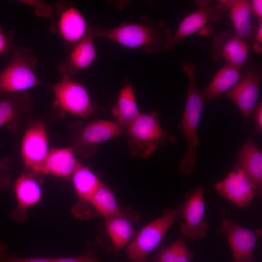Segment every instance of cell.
Segmentation results:
<instances>
[{
	"instance_id": "cell-30",
	"label": "cell",
	"mask_w": 262,
	"mask_h": 262,
	"mask_svg": "<svg viewBox=\"0 0 262 262\" xmlns=\"http://www.w3.org/2000/svg\"><path fill=\"white\" fill-rule=\"evenodd\" d=\"M21 2L33 7L37 15L47 18H52L53 16L51 6L48 2L40 0H21Z\"/></svg>"
},
{
	"instance_id": "cell-24",
	"label": "cell",
	"mask_w": 262,
	"mask_h": 262,
	"mask_svg": "<svg viewBox=\"0 0 262 262\" xmlns=\"http://www.w3.org/2000/svg\"><path fill=\"white\" fill-rule=\"evenodd\" d=\"M111 112L115 122L123 128H127L139 116L140 113L132 84H126L120 89Z\"/></svg>"
},
{
	"instance_id": "cell-32",
	"label": "cell",
	"mask_w": 262,
	"mask_h": 262,
	"mask_svg": "<svg viewBox=\"0 0 262 262\" xmlns=\"http://www.w3.org/2000/svg\"><path fill=\"white\" fill-rule=\"evenodd\" d=\"M11 161L9 158L0 160V191L6 189L11 181V177L8 173Z\"/></svg>"
},
{
	"instance_id": "cell-22",
	"label": "cell",
	"mask_w": 262,
	"mask_h": 262,
	"mask_svg": "<svg viewBox=\"0 0 262 262\" xmlns=\"http://www.w3.org/2000/svg\"><path fill=\"white\" fill-rule=\"evenodd\" d=\"M229 11L233 31L250 46L257 28L251 23V0H231Z\"/></svg>"
},
{
	"instance_id": "cell-1",
	"label": "cell",
	"mask_w": 262,
	"mask_h": 262,
	"mask_svg": "<svg viewBox=\"0 0 262 262\" xmlns=\"http://www.w3.org/2000/svg\"><path fill=\"white\" fill-rule=\"evenodd\" d=\"M96 37L105 38L129 48L143 47L146 53L164 52L172 34L164 20L154 22L145 15L138 22H124L107 28L95 26Z\"/></svg>"
},
{
	"instance_id": "cell-3",
	"label": "cell",
	"mask_w": 262,
	"mask_h": 262,
	"mask_svg": "<svg viewBox=\"0 0 262 262\" xmlns=\"http://www.w3.org/2000/svg\"><path fill=\"white\" fill-rule=\"evenodd\" d=\"M157 111L140 113L127 128L128 144L132 157L146 158L160 146L174 142L176 137L163 129Z\"/></svg>"
},
{
	"instance_id": "cell-20",
	"label": "cell",
	"mask_w": 262,
	"mask_h": 262,
	"mask_svg": "<svg viewBox=\"0 0 262 262\" xmlns=\"http://www.w3.org/2000/svg\"><path fill=\"white\" fill-rule=\"evenodd\" d=\"M79 163L72 147L53 148L49 151L40 175L50 174L69 179Z\"/></svg>"
},
{
	"instance_id": "cell-31",
	"label": "cell",
	"mask_w": 262,
	"mask_h": 262,
	"mask_svg": "<svg viewBox=\"0 0 262 262\" xmlns=\"http://www.w3.org/2000/svg\"><path fill=\"white\" fill-rule=\"evenodd\" d=\"M15 34L13 31L6 32L0 24V56L9 51H12Z\"/></svg>"
},
{
	"instance_id": "cell-8",
	"label": "cell",
	"mask_w": 262,
	"mask_h": 262,
	"mask_svg": "<svg viewBox=\"0 0 262 262\" xmlns=\"http://www.w3.org/2000/svg\"><path fill=\"white\" fill-rule=\"evenodd\" d=\"M54 96L53 107L82 118L94 114L95 105L84 85L72 77L63 75L61 80L50 86Z\"/></svg>"
},
{
	"instance_id": "cell-19",
	"label": "cell",
	"mask_w": 262,
	"mask_h": 262,
	"mask_svg": "<svg viewBox=\"0 0 262 262\" xmlns=\"http://www.w3.org/2000/svg\"><path fill=\"white\" fill-rule=\"evenodd\" d=\"M32 112L27 91L0 94V128L7 126L13 131H17L18 123Z\"/></svg>"
},
{
	"instance_id": "cell-13",
	"label": "cell",
	"mask_w": 262,
	"mask_h": 262,
	"mask_svg": "<svg viewBox=\"0 0 262 262\" xmlns=\"http://www.w3.org/2000/svg\"><path fill=\"white\" fill-rule=\"evenodd\" d=\"M214 189L239 208L247 207L255 196L260 195L255 184L237 164L224 180L216 183Z\"/></svg>"
},
{
	"instance_id": "cell-27",
	"label": "cell",
	"mask_w": 262,
	"mask_h": 262,
	"mask_svg": "<svg viewBox=\"0 0 262 262\" xmlns=\"http://www.w3.org/2000/svg\"><path fill=\"white\" fill-rule=\"evenodd\" d=\"M193 257V251L187 247L181 236L171 245L161 249L153 262H191Z\"/></svg>"
},
{
	"instance_id": "cell-4",
	"label": "cell",
	"mask_w": 262,
	"mask_h": 262,
	"mask_svg": "<svg viewBox=\"0 0 262 262\" xmlns=\"http://www.w3.org/2000/svg\"><path fill=\"white\" fill-rule=\"evenodd\" d=\"M7 65L0 71V94L27 91L44 84L35 72L37 60L31 48H14Z\"/></svg>"
},
{
	"instance_id": "cell-11",
	"label": "cell",
	"mask_w": 262,
	"mask_h": 262,
	"mask_svg": "<svg viewBox=\"0 0 262 262\" xmlns=\"http://www.w3.org/2000/svg\"><path fill=\"white\" fill-rule=\"evenodd\" d=\"M49 149L44 124L35 121L29 124L22 137L21 154L26 171L40 175Z\"/></svg>"
},
{
	"instance_id": "cell-21",
	"label": "cell",
	"mask_w": 262,
	"mask_h": 262,
	"mask_svg": "<svg viewBox=\"0 0 262 262\" xmlns=\"http://www.w3.org/2000/svg\"><path fill=\"white\" fill-rule=\"evenodd\" d=\"M238 163L256 186L260 195L262 191V152L253 138L249 136L236 155Z\"/></svg>"
},
{
	"instance_id": "cell-26",
	"label": "cell",
	"mask_w": 262,
	"mask_h": 262,
	"mask_svg": "<svg viewBox=\"0 0 262 262\" xmlns=\"http://www.w3.org/2000/svg\"><path fill=\"white\" fill-rule=\"evenodd\" d=\"M106 227L114 247L117 250L128 243L134 233L130 221L123 215L107 218Z\"/></svg>"
},
{
	"instance_id": "cell-23",
	"label": "cell",
	"mask_w": 262,
	"mask_h": 262,
	"mask_svg": "<svg viewBox=\"0 0 262 262\" xmlns=\"http://www.w3.org/2000/svg\"><path fill=\"white\" fill-rule=\"evenodd\" d=\"M242 67L228 64L215 74L210 83L200 90L204 104L224 94L232 87L239 80Z\"/></svg>"
},
{
	"instance_id": "cell-6",
	"label": "cell",
	"mask_w": 262,
	"mask_h": 262,
	"mask_svg": "<svg viewBox=\"0 0 262 262\" xmlns=\"http://www.w3.org/2000/svg\"><path fill=\"white\" fill-rule=\"evenodd\" d=\"M187 200L143 228L126 249L128 259L133 262H144L149 253L160 244L176 219L182 214Z\"/></svg>"
},
{
	"instance_id": "cell-28",
	"label": "cell",
	"mask_w": 262,
	"mask_h": 262,
	"mask_svg": "<svg viewBox=\"0 0 262 262\" xmlns=\"http://www.w3.org/2000/svg\"><path fill=\"white\" fill-rule=\"evenodd\" d=\"M6 244L0 241V262H52V258L21 257L11 255L8 252Z\"/></svg>"
},
{
	"instance_id": "cell-10",
	"label": "cell",
	"mask_w": 262,
	"mask_h": 262,
	"mask_svg": "<svg viewBox=\"0 0 262 262\" xmlns=\"http://www.w3.org/2000/svg\"><path fill=\"white\" fill-rule=\"evenodd\" d=\"M55 12L50 30L58 34L66 44L74 47L87 31L88 26L84 16L72 1L56 2Z\"/></svg>"
},
{
	"instance_id": "cell-25",
	"label": "cell",
	"mask_w": 262,
	"mask_h": 262,
	"mask_svg": "<svg viewBox=\"0 0 262 262\" xmlns=\"http://www.w3.org/2000/svg\"><path fill=\"white\" fill-rule=\"evenodd\" d=\"M91 205L94 213L106 218L117 215L125 216L112 191L102 183L94 194Z\"/></svg>"
},
{
	"instance_id": "cell-35",
	"label": "cell",
	"mask_w": 262,
	"mask_h": 262,
	"mask_svg": "<svg viewBox=\"0 0 262 262\" xmlns=\"http://www.w3.org/2000/svg\"><path fill=\"white\" fill-rule=\"evenodd\" d=\"M252 13L258 18L259 23L262 22V0H251Z\"/></svg>"
},
{
	"instance_id": "cell-18",
	"label": "cell",
	"mask_w": 262,
	"mask_h": 262,
	"mask_svg": "<svg viewBox=\"0 0 262 262\" xmlns=\"http://www.w3.org/2000/svg\"><path fill=\"white\" fill-rule=\"evenodd\" d=\"M212 47L214 60L223 59L226 64L242 67L247 59L250 46L234 31L224 30L214 35Z\"/></svg>"
},
{
	"instance_id": "cell-29",
	"label": "cell",
	"mask_w": 262,
	"mask_h": 262,
	"mask_svg": "<svg viewBox=\"0 0 262 262\" xmlns=\"http://www.w3.org/2000/svg\"><path fill=\"white\" fill-rule=\"evenodd\" d=\"M52 262H100L94 251L90 248L82 254L73 257L52 258Z\"/></svg>"
},
{
	"instance_id": "cell-17",
	"label": "cell",
	"mask_w": 262,
	"mask_h": 262,
	"mask_svg": "<svg viewBox=\"0 0 262 262\" xmlns=\"http://www.w3.org/2000/svg\"><path fill=\"white\" fill-rule=\"evenodd\" d=\"M97 38L95 26H89L86 34L57 66L63 75L70 77L89 67L97 57L94 39Z\"/></svg>"
},
{
	"instance_id": "cell-16",
	"label": "cell",
	"mask_w": 262,
	"mask_h": 262,
	"mask_svg": "<svg viewBox=\"0 0 262 262\" xmlns=\"http://www.w3.org/2000/svg\"><path fill=\"white\" fill-rule=\"evenodd\" d=\"M71 178L78 197L77 202L71 209L72 213L76 217L82 219L92 217L94 212L91 200L102 182L89 167L80 163Z\"/></svg>"
},
{
	"instance_id": "cell-15",
	"label": "cell",
	"mask_w": 262,
	"mask_h": 262,
	"mask_svg": "<svg viewBox=\"0 0 262 262\" xmlns=\"http://www.w3.org/2000/svg\"><path fill=\"white\" fill-rule=\"evenodd\" d=\"M38 175L29 172L21 173L15 180L13 190L16 200V206L10 213L14 221L23 222L27 220L28 209L37 204L42 196L41 180Z\"/></svg>"
},
{
	"instance_id": "cell-2",
	"label": "cell",
	"mask_w": 262,
	"mask_h": 262,
	"mask_svg": "<svg viewBox=\"0 0 262 262\" xmlns=\"http://www.w3.org/2000/svg\"><path fill=\"white\" fill-rule=\"evenodd\" d=\"M188 79V89L184 110L178 128L182 132L186 144V152L178 164V170L186 176H191L195 169L196 151L199 139L197 136L204 103L196 82V65L185 62L181 65Z\"/></svg>"
},
{
	"instance_id": "cell-5",
	"label": "cell",
	"mask_w": 262,
	"mask_h": 262,
	"mask_svg": "<svg viewBox=\"0 0 262 262\" xmlns=\"http://www.w3.org/2000/svg\"><path fill=\"white\" fill-rule=\"evenodd\" d=\"M231 0H217L214 4L210 0H195L196 9L184 17L174 33H172L164 51L172 49L186 37L196 33L201 35L212 34V24L219 21L229 10Z\"/></svg>"
},
{
	"instance_id": "cell-9",
	"label": "cell",
	"mask_w": 262,
	"mask_h": 262,
	"mask_svg": "<svg viewBox=\"0 0 262 262\" xmlns=\"http://www.w3.org/2000/svg\"><path fill=\"white\" fill-rule=\"evenodd\" d=\"M262 78L260 65H249L242 71L237 83L224 93V96L232 100L246 118L250 117L258 103Z\"/></svg>"
},
{
	"instance_id": "cell-12",
	"label": "cell",
	"mask_w": 262,
	"mask_h": 262,
	"mask_svg": "<svg viewBox=\"0 0 262 262\" xmlns=\"http://www.w3.org/2000/svg\"><path fill=\"white\" fill-rule=\"evenodd\" d=\"M126 134L116 122L98 120L89 122L78 131L72 147L75 154L87 157L94 154L98 144Z\"/></svg>"
},
{
	"instance_id": "cell-33",
	"label": "cell",
	"mask_w": 262,
	"mask_h": 262,
	"mask_svg": "<svg viewBox=\"0 0 262 262\" xmlns=\"http://www.w3.org/2000/svg\"><path fill=\"white\" fill-rule=\"evenodd\" d=\"M253 118L256 131L262 134V103L259 101L252 112Z\"/></svg>"
},
{
	"instance_id": "cell-34",
	"label": "cell",
	"mask_w": 262,
	"mask_h": 262,
	"mask_svg": "<svg viewBox=\"0 0 262 262\" xmlns=\"http://www.w3.org/2000/svg\"><path fill=\"white\" fill-rule=\"evenodd\" d=\"M252 43L254 51L256 53H261L262 50V22L259 23Z\"/></svg>"
},
{
	"instance_id": "cell-7",
	"label": "cell",
	"mask_w": 262,
	"mask_h": 262,
	"mask_svg": "<svg viewBox=\"0 0 262 262\" xmlns=\"http://www.w3.org/2000/svg\"><path fill=\"white\" fill-rule=\"evenodd\" d=\"M220 215L221 222L217 233L227 239L234 262H255L254 251L262 229L253 231L241 226L226 209H222Z\"/></svg>"
},
{
	"instance_id": "cell-14",
	"label": "cell",
	"mask_w": 262,
	"mask_h": 262,
	"mask_svg": "<svg viewBox=\"0 0 262 262\" xmlns=\"http://www.w3.org/2000/svg\"><path fill=\"white\" fill-rule=\"evenodd\" d=\"M202 186L197 185L194 191L186 195L187 200L183 211L184 221L180 225L182 236L190 240L201 239L209 232V226L204 220L205 206Z\"/></svg>"
}]
</instances>
